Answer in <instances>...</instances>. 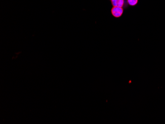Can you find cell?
Here are the masks:
<instances>
[{"instance_id":"3957f363","label":"cell","mask_w":165,"mask_h":124,"mask_svg":"<svg viewBox=\"0 0 165 124\" xmlns=\"http://www.w3.org/2000/svg\"><path fill=\"white\" fill-rule=\"evenodd\" d=\"M129 5L131 6H134L137 4L138 3V0H127Z\"/></svg>"},{"instance_id":"7a4b0ae2","label":"cell","mask_w":165,"mask_h":124,"mask_svg":"<svg viewBox=\"0 0 165 124\" xmlns=\"http://www.w3.org/2000/svg\"><path fill=\"white\" fill-rule=\"evenodd\" d=\"M113 7L122 8L124 4V0H111Z\"/></svg>"},{"instance_id":"6da1fadb","label":"cell","mask_w":165,"mask_h":124,"mask_svg":"<svg viewBox=\"0 0 165 124\" xmlns=\"http://www.w3.org/2000/svg\"><path fill=\"white\" fill-rule=\"evenodd\" d=\"M111 13L114 17H120L123 13V9L120 7H113L111 9Z\"/></svg>"}]
</instances>
